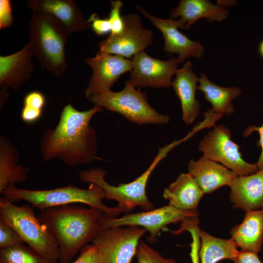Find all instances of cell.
<instances>
[{
    "label": "cell",
    "instance_id": "obj_1",
    "mask_svg": "<svg viewBox=\"0 0 263 263\" xmlns=\"http://www.w3.org/2000/svg\"><path fill=\"white\" fill-rule=\"evenodd\" d=\"M103 111L98 105L83 111L70 104L65 105L56 127L48 129L41 137L40 150L43 159H57L70 166L103 160L96 155V132L90 123L95 114Z\"/></svg>",
    "mask_w": 263,
    "mask_h": 263
},
{
    "label": "cell",
    "instance_id": "obj_2",
    "mask_svg": "<svg viewBox=\"0 0 263 263\" xmlns=\"http://www.w3.org/2000/svg\"><path fill=\"white\" fill-rule=\"evenodd\" d=\"M108 216L101 210L71 204L40 210L38 219L54 234L60 263H71L76 255L102 230Z\"/></svg>",
    "mask_w": 263,
    "mask_h": 263
},
{
    "label": "cell",
    "instance_id": "obj_3",
    "mask_svg": "<svg viewBox=\"0 0 263 263\" xmlns=\"http://www.w3.org/2000/svg\"><path fill=\"white\" fill-rule=\"evenodd\" d=\"M32 11L29 22L28 45L33 56L45 69L57 77L64 74L66 68L65 46L68 35L52 17L36 7Z\"/></svg>",
    "mask_w": 263,
    "mask_h": 263
},
{
    "label": "cell",
    "instance_id": "obj_4",
    "mask_svg": "<svg viewBox=\"0 0 263 263\" xmlns=\"http://www.w3.org/2000/svg\"><path fill=\"white\" fill-rule=\"evenodd\" d=\"M3 197L13 202L24 200L39 210L73 203H82L97 208L109 217H116L122 212L118 207H109L103 202L105 194L99 186L90 184L87 189L73 185L52 189L30 190L9 186L1 193Z\"/></svg>",
    "mask_w": 263,
    "mask_h": 263
},
{
    "label": "cell",
    "instance_id": "obj_5",
    "mask_svg": "<svg viewBox=\"0 0 263 263\" xmlns=\"http://www.w3.org/2000/svg\"><path fill=\"white\" fill-rule=\"evenodd\" d=\"M184 142L183 139L159 149L158 153L148 169L133 181L113 186L105 179L106 171L100 168L84 169L79 171V180L84 183L96 184L100 187L105 194V198L116 201L122 212H127L136 207L144 211L154 209V204L147 196L146 187L149 179L160 162L175 146Z\"/></svg>",
    "mask_w": 263,
    "mask_h": 263
},
{
    "label": "cell",
    "instance_id": "obj_6",
    "mask_svg": "<svg viewBox=\"0 0 263 263\" xmlns=\"http://www.w3.org/2000/svg\"><path fill=\"white\" fill-rule=\"evenodd\" d=\"M0 217L19 234L24 243L51 263L59 260V249L51 230L36 216L31 205L14 204L0 199Z\"/></svg>",
    "mask_w": 263,
    "mask_h": 263
},
{
    "label": "cell",
    "instance_id": "obj_7",
    "mask_svg": "<svg viewBox=\"0 0 263 263\" xmlns=\"http://www.w3.org/2000/svg\"><path fill=\"white\" fill-rule=\"evenodd\" d=\"M126 80L119 92L111 90L91 96L89 100L110 111L117 113L129 121L140 125L165 124L169 122L168 115L157 112L149 103L146 92L136 90Z\"/></svg>",
    "mask_w": 263,
    "mask_h": 263
},
{
    "label": "cell",
    "instance_id": "obj_8",
    "mask_svg": "<svg viewBox=\"0 0 263 263\" xmlns=\"http://www.w3.org/2000/svg\"><path fill=\"white\" fill-rule=\"evenodd\" d=\"M229 130L223 125L214 126L205 135L198 149L207 158L218 162L237 176H246L258 171L256 164L245 161L240 151V146L231 140Z\"/></svg>",
    "mask_w": 263,
    "mask_h": 263
},
{
    "label": "cell",
    "instance_id": "obj_9",
    "mask_svg": "<svg viewBox=\"0 0 263 263\" xmlns=\"http://www.w3.org/2000/svg\"><path fill=\"white\" fill-rule=\"evenodd\" d=\"M198 214L197 210H183L169 204L148 211L127 214L120 218L106 216L102 222V228L103 230L123 226L141 227L150 234L147 237L148 242L154 243L157 241L159 232L167 225L197 217Z\"/></svg>",
    "mask_w": 263,
    "mask_h": 263
},
{
    "label": "cell",
    "instance_id": "obj_10",
    "mask_svg": "<svg viewBox=\"0 0 263 263\" xmlns=\"http://www.w3.org/2000/svg\"><path fill=\"white\" fill-rule=\"evenodd\" d=\"M144 228L114 226L102 230L92 242L100 252V263H131Z\"/></svg>",
    "mask_w": 263,
    "mask_h": 263
},
{
    "label": "cell",
    "instance_id": "obj_11",
    "mask_svg": "<svg viewBox=\"0 0 263 263\" xmlns=\"http://www.w3.org/2000/svg\"><path fill=\"white\" fill-rule=\"evenodd\" d=\"M123 18V31L118 34H110L101 40L98 44L99 51L132 59L152 44L153 32L143 27L137 14H128Z\"/></svg>",
    "mask_w": 263,
    "mask_h": 263
},
{
    "label": "cell",
    "instance_id": "obj_12",
    "mask_svg": "<svg viewBox=\"0 0 263 263\" xmlns=\"http://www.w3.org/2000/svg\"><path fill=\"white\" fill-rule=\"evenodd\" d=\"M131 59L132 68L128 81L135 87L165 88L171 86V78L178 70L179 62L176 57L163 60L152 57L144 51Z\"/></svg>",
    "mask_w": 263,
    "mask_h": 263
},
{
    "label": "cell",
    "instance_id": "obj_13",
    "mask_svg": "<svg viewBox=\"0 0 263 263\" xmlns=\"http://www.w3.org/2000/svg\"><path fill=\"white\" fill-rule=\"evenodd\" d=\"M85 62L92 70L84 94L86 98L111 90L120 77L132 68L131 59L99 51Z\"/></svg>",
    "mask_w": 263,
    "mask_h": 263
},
{
    "label": "cell",
    "instance_id": "obj_14",
    "mask_svg": "<svg viewBox=\"0 0 263 263\" xmlns=\"http://www.w3.org/2000/svg\"><path fill=\"white\" fill-rule=\"evenodd\" d=\"M137 9L162 33L164 38V50L169 54H176L179 64L190 57L201 58L205 49L198 41L189 39L181 33L178 28L182 25L179 19H163L150 15L140 6Z\"/></svg>",
    "mask_w": 263,
    "mask_h": 263
},
{
    "label": "cell",
    "instance_id": "obj_15",
    "mask_svg": "<svg viewBox=\"0 0 263 263\" xmlns=\"http://www.w3.org/2000/svg\"><path fill=\"white\" fill-rule=\"evenodd\" d=\"M27 7H36L55 19L69 35L90 28L80 7L73 0H31Z\"/></svg>",
    "mask_w": 263,
    "mask_h": 263
},
{
    "label": "cell",
    "instance_id": "obj_16",
    "mask_svg": "<svg viewBox=\"0 0 263 263\" xmlns=\"http://www.w3.org/2000/svg\"><path fill=\"white\" fill-rule=\"evenodd\" d=\"M33 56L28 44L12 54L0 56V87L17 90L29 79L33 70Z\"/></svg>",
    "mask_w": 263,
    "mask_h": 263
},
{
    "label": "cell",
    "instance_id": "obj_17",
    "mask_svg": "<svg viewBox=\"0 0 263 263\" xmlns=\"http://www.w3.org/2000/svg\"><path fill=\"white\" fill-rule=\"evenodd\" d=\"M192 67V63L188 60L177 70L171 84L180 101L182 119L187 124L192 123L200 113V103L195 98L199 77L193 72Z\"/></svg>",
    "mask_w": 263,
    "mask_h": 263
},
{
    "label": "cell",
    "instance_id": "obj_18",
    "mask_svg": "<svg viewBox=\"0 0 263 263\" xmlns=\"http://www.w3.org/2000/svg\"><path fill=\"white\" fill-rule=\"evenodd\" d=\"M229 187L233 207L245 211L263 209V170L237 176Z\"/></svg>",
    "mask_w": 263,
    "mask_h": 263
},
{
    "label": "cell",
    "instance_id": "obj_19",
    "mask_svg": "<svg viewBox=\"0 0 263 263\" xmlns=\"http://www.w3.org/2000/svg\"><path fill=\"white\" fill-rule=\"evenodd\" d=\"M188 169L204 194L211 193L225 186H229L237 176L223 165L204 156L196 161L191 160Z\"/></svg>",
    "mask_w": 263,
    "mask_h": 263
},
{
    "label": "cell",
    "instance_id": "obj_20",
    "mask_svg": "<svg viewBox=\"0 0 263 263\" xmlns=\"http://www.w3.org/2000/svg\"><path fill=\"white\" fill-rule=\"evenodd\" d=\"M228 14L229 11L223 6L214 4L208 0H181L170 12L169 19L180 18L182 29L189 30L200 19L205 18L210 22H221Z\"/></svg>",
    "mask_w": 263,
    "mask_h": 263
},
{
    "label": "cell",
    "instance_id": "obj_21",
    "mask_svg": "<svg viewBox=\"0 0 263 263\" xmlns=\"http://www.w3.org/2000/svg\"><path fill=\"white\" fill-rule=\"evenodd\" d=\"M230 235L241 251L260 252L263 244V209L246 211L243 221L232 228Z\"/></svg>",
    "mask_w": 263,
    "mask_h": 263
},
{
    "label": "cell",
    "instance_id": "obj_22",
    "mask_svg": "<svg viewBox=\"0 0 263 263\" xmlns=\"http://www.w3.org/2000/svg\"><path fill=\"white\" fill-rule=\"evenodd\" d=\"M204 194L195 180L188 172L181 173L168 188H165L163 196L172 206L183 210L193 211L197 210Z\"/></svg>",
    "mask_w": 263,
    "mask_h": 263
},
{
    "label": "cell",
    "instance_id": "obj_23",
    "mask_svg": "<svg viewBox=\"0 0 263 263\" xmlns=\"http://www.w3.org/2000/svg\"><path fill=\"white\" fill-rule=\"evenodd\" d=\"M19 163L17 148L6 136L0 137V193L9 186L25 182L29 169Z\"/></svg>",
    "mask_w": 263,
    "mask_h": 263
},
{
    "label": "cell",
    "instance_id": "obj_24",
    "mask_svg": "<svg viewBox=\"0 0 263 263\" xmlns=\"http://www.w3.org/2000/svg\"><path fill=\"white\" fill-rule=\"evenodd\" d=\"M198 90L201 91L206 100L212 106L213 112L229 115L234 113L232 101L242 94L241 89L237 87H224L211 82L207 75L200 74Z\"/></svg>",
    "mask_w": 263,
    "mask_h": 263
},
{
    "label": "cell",
    "instance_id": "obj_25",
    "mask_svg": "<svg viewBox=\"0 0 263 263\" xmlns=\"http://www.w3.org/2000/svg\"><path fill=\"white\" fill-rule=\"evenodd\" d=\"M200 236L201 263H218L225 259L233 261L239 254L240 251L231 238H217L202 230Z\"/></svg>",
    "mask_w": 263,
    "mask_h": 263
},
{
    "label": "cell",
    "instance_id": "obj_26",
    "mask_svg": "<svg viewBox=\"0 0 263 263\" xmlns=\"http://www.w3.org/2000/svg\"><path fill=\"white\" fill-rule=\"evenodd\" d=\"M0 263H51L24 244L0 248Z\"/></svg>",
    "mask_w": 263,
    "mask_h": 263
},
{
    "label": "cell",
    "instance_id": "obj_27",
    "mask_svg": "<svg viewBox=\"0 0 263 263\" xmlns=\"http://www.w3.org/2000/svg\"><path fill=\"white\" fill-rule=\"evenodd\" d=\"M197 218H192L185 221L181 225L180 230L188 231L191 236L190 257L191 263H200L199 252L200 247V229L198 226Z\"/></svg>",
    "mask_w": 263,
    "mask_h": 263
},
{
    "label": "cell",
    "instance_id": "obj_28",
    "mask_svg": "<svg viewBox=\"0 0 263 263\" xmlns=\"http://www.w3.org/2000/svg\"><path fill=\"white\" fill-rule=\"evenodd\" d=\"M137 263H177L172 258H167L159 252L140 240L136 253Z\"/></svg>",
    "mask_w": 263,
    "mask_h": 263
},
{
    "label": "cell",
    "instance_id": "obj_29",
    "mask_svg": "<svg viewBox=\"0 0 263 263\" xmlns=\"http://www.w3.org/2000/svg\"><path fill=\"white\" fill-rule=\"evenodd\" d=\"M18 232L0 217V248H5L24 244Z\"/></svg>",
    "mask_w": 263,
    "mask_h": 263
},
{
    "label": "cell",
    "instance_id": "obj_30",
    "mask_svg": "<svg viewBox=\"0 0 263 263\" xmlns=\"http://www.w3.org/2000/svg\"><path fill=\"white\" fill-rule=\"evenodd\" d=\"M110 3L111 9L108 18L111 26L110 34H118L123 31L124 27V19L121 15V10L124 4L120 0H110Z\"/></svg>",
    "mask_w": 263,
    "mask_h": 263
},
{
    "label": "cell",
    "instance_id": "obj_31",
    "mask_svg": "<svg viewBox=\"0 0 263 263\" xmlns=\"http://www.w3.org/2000/svg\"><path fill=\"white\" fill-rule=\"evenodd\" d=\"M71 263H100V252L98 247L92 244L85 246L77 258Z\"/></svg>",
    "mask_w": 263,
    "mask_h": 263
},
{
    "label": "cell",
    "instance_id": "obj_32",
    "mask_svg": "<svg viewBox=\"0 0 263 263\" xmlns=\"http://www.w3.org/2000/svg\"><path fill=\"white\" fill-rule=\"evenodd\" d=\"M87 20L96 35L101 36L111 34V26L108 18H101L97 14L93 13Z\"/></svg>",
    "mask_w": 263,
    "mask_h": 263
},
{
    "label": "cell",
    "instance_id": "obj_33",
    "mask_svg": "<svg viewBox=\"0 0 263 263\" xmlns=\"http://www.w3.org/2000/svg\"><path fill=\"white\" fill-rule=\"evenodd\" d=\"M46 103V98L42 93L33 91L28 93L23 99V106L31 109L42 111Z\"/></svg>",
    "mask_w": 263,
    "mask_h": 263
},
{
    "label": "cell",
    "instance_id": "obj_34",
    "mask_svg": "<svg viewBox=\"0 0 263 263\" xmlns=\"http://www.w3.org/2000/svg\"><path fill=\"white\" fill-rule=\"evenodd\" d=\"M13 23L12 5L9 0H0V29L9 27Z\"/></svg>",
    "mask_w": 263,
    "mask_h": 263
},
{
    "label": "cell",
    "instance_id": "obj_35",
    "mask_svg": "<svg viewBox=\"0 0 263 263\" xmlns=\"http://www.w3.org/2000/svg\"><path fill=\"white\" fill-rule=\"evenodd\" d=\"M262 110L263 111V106ZM255 132H258L259 135V139L257 142V146L260 147L261 149V152L256 165L258 170H263V123L260 126H257L254 125L249 126L244 131L243 136L244 137H246Z\"/></svg>",
    "mask_w": 263,
    "mask_h": 263
},
{
    "label": "cell",
    "instance_id": "obj_36",
    "mask_svg": "<svg viewBox=\"0 0 263 263\" xmlns=\"http://www.w3.org/2000/svg\"><path fill=\"white\" fill-rule=\"evenodd\" d=\"M42 112V111L34 110L23 106L20 114L21 119L25 123L33 124L40 118Z\"/></svg>",
    "mask_w": 263,
    "mask_h": 263
},
{
    "label": "cell",
    "instance_id": "obj_37",
    "mask_svg": "<svg viewBox=\"0 0 263 263\" xmlns=\"http://www.w3.org/2000/svg\"><path fill=\"white\" fill-rule=\"evenodd\" d=\"M233 262V263H262L258 254L241 250L237 258Z\"/></svg>",
    "mask_w": 263,
    "mask_h": 263
},
{
    "label": "cell",
    "instance_id": "obj_38",
    "mask_svg": "<svg viewBox=\"0 0 263 263\" xmlns=\"http://www.w3.org/2000/svg\"><path fill=\"white\" fill-rule=\"evenodd\" d=\"M258 50L260 56L263 58V39L259 44Z\"/></svg>",
    "mask_w": 263,
    "mask_h": 263
},
{
    "label": "cell",
    "instance_id": "obj_39",
    "mask_svg": "<svg viewBox=\"0 0 263 263\" xmlns=\"http://www.w3.org/2000/svg\"></svg>",
    "mask_w": 263,
    "mask_h": 263
}]
</instances>
